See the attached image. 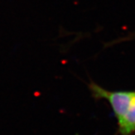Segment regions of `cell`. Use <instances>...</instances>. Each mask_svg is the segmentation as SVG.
Wrapping results in <instances>:
<instances>
[{
  "label": "cell",
  "instance_id": "1",
  "mask_svg": "<svg viewBox=\"0 0 135 135\" xmlns=\"http://www.w3.org/2000/svg\"><path fill=\"white\" fill-rule=\"evenodd\" d=\"M89 89L95 100H105L117 120V135H135V91H109L95 82Z\"/></svg>",
  "mask_w": 135,
  "mask_h": 135
}]
</instances>
